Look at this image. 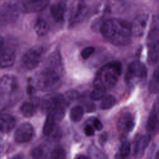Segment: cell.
<instances>
[{
	"label": "cell",
	"mask_w": 159,
	"mask_h": 159,
	"mask_svg": "<svg viewBox=\"0 0 159 159\" xmlns=\"http://www.w3.org/2000/svg\"><path fill=\"white\" fill-rule=\"evenodd\" d=\"M149 90L152 93L159 91V66L153 71L152 78L149 83Z\"/></svg>",
	"instance_id": "cell-23"
},
{
	"label": "cell",
	"mask_w": 159,
	"mask_h": 159,
	"mask_svg": "<svg viewBox=\"0 0 159 159\" xmlns=\"http://www.w3.org/2000/svg\"><path fill=\"white\" fill-rule=\"evenodd\" d=\"M16 121L14 116L9 114H0V132H9L15 127Z\"/></svg>",
	"instance_id": "cell-17"
},
{
	"label": "cell",
	"mask_w": 159,
	"mask_h": 159,
	"mask_svg": "<svg viewBox=\"0 0 159 159\" xmlns=\"http://www.w3.org/2000/svg\"><path fill=\"white\" fill-rule=\"evenodd\" d=\"M51 159H66V152L60 147L55 148L50 153Z\"/></svg>",
	"instance_id": "cell-27"
},
{
	"label": "cell",
	"mask_w": 159,
	"mask_h": 159,
	"mask_svg": "<svg viewBox=\"0 0 159 159\" xmlns=\"http://www.w3.org/2000/svg\"><path fill=\"white\" fill-rule=\"evenodd\" d=\"M106 88L101 83L94 81V87L91 93L90 97L93 100H99L103 98L106 94Z\"/></svg>",
	"instance_id": "cell-22"
},
{
	"label": "cell",
	"mask_w": 159,
	"mask_h": 159,
	"mask_svg": "<svg viewBox=\"0 0 159 159\" xmlns=\"http://www.w3.org/2000/svg\"><path fill=\"white\" fill-rule=\"evenodd\" d=\"M68 4L66 0H61L53 4L50 7L52 17L57 22H61L67 12Z\"/></svg>",
	"instance_id": "cell-13"
},
{
	"label": "cell",
	"mask_w": 159,
	"mask_h": 159,
	"mask_svg": "<svg viewBox=\"0 0 159 159\" xmlns=\"http://www.w3.org/2000/svg\"><path fill=\"white\" fill-rule=\"evenodd\" d=\"M148 21L147 14H140L130 24L132 35L137 37L142 35L145 32Z\"/></svg>",
	"instance_id": "cell-14"
},
{
	"label": "cell",
	"mask_w": 159,
	"mask_h": 159,
	"mask_svg": "<svg viewBox=\"0 0 159 159\" xmlns=\"http://www.w3.org/2000/svg\"><path fill=\"white\" fill-rule=\"evenodd\" d=\"M151 140L150 135H145L137 138L134 147V154L137 158H140L144 153Z\"/></svg>",
	"instance_id": "cell-16"
},
{
	"label": "cell",
	"mask_w": 159,
	"mask_h": 159,
	"mask_svg": "<svg viewBox=\"0 0 159 159\" xmlns=\"http://www.w3.org/2000/svg\"><path fill=\"white\" fill-rule=\"evenodd\" d=\"M93 125H94V127L96 128V129H97L98 130H100L103 128V125H102V122L98 119H96L94 120Z\"/></svg>",
	"instance_id": "cell-33"
},
{
	"label": "cell",
	"mask_w": 159,
	"mask_h": 159,
	"mask_svg": "<svg viewBox=\"0 0 159 159\" xmlns=\"http://www.w3.org/2000/svg\"><path fill=\"white\" fill-rule=\"evenodd\" d=\"M83 109L80 106H74L70 111V117L75 122H80L83 116Z\"/></svg>",
	"instance_id": "cell-24"
},
{
	"label": "cell",
	"mask_w": 159,
	"mask_h": 159,
	"mask_svg": "<svg viewBox=\"0 0 159 159\" xmlns=\"http://www.w3.org/2000/svg\"><path fill=\"white\" fill-rule=\"evenodd\" d=\"M95 105L94 103L90 102L86 104V111L88 112H92L95 111Z\"/></svg>",
	"instance_id": "cell-34"
},
{
	"label": "cell",
	"mask_w": 159,
	"mask_h": 159,
	"mask_svg": "<svg viewBox=\"0 0 159 159\" xmlns=\"http://www.w3.org/2000/svg\"><path fill=\"white\" fill-rule=\"evenodd\" d=\"M78 158V159H91L89 157L85 156V155H79Z\"/></svg>",
	"instance_id": "cell-37"
},
{
	"label": "cell",
	"mask_w": 159,
	"mask_h": 159,
	"mask_svg": "<svg viewBox=\"0 0 159 159\" xmlns=\"http://www.w3.org/2000/svg\"><path fill=\"white\" fill-rule=\"evenodd\" d=\"M116 159H123V158L121 157L119 153H117L116 155Z\"/></svg>",
	"instance_id": "cell-38"
},
{
	"label": "cell",
	"mask_w": 159,
	"mask_h": 159,
	"mask_svg": "<svg viewBox=\"0 0 159 159\" xmlns=\"http://www.w3.org/2000/svg\"><path fill=\"white\" fill-rule=\"evenodd\" d=\"M116 103V99L112 95L104 96L100 104V107L102 109L106 110L112 107Z\"/></svg>",
	"instance_id": "cell-25"
},
{
	"label": "cell",
	"mask_w": 159,
	"mask_h": 159,
	"mask_svg": "<svg viewBox=\"0 0 159 159\" xmlns=\"http://www.w3.org/2000/svg\"><path fill=\"white\" fill-rule=\"evenodd\" d=\"M95 159H107V156L100 150H96L94 153Z\"/></svg>",
	"instance_id": "cell-32"
},
{
	"label": "cell",
	"mask_w": 159,
	"mask_h": 159,
	"mask_svg": "<svg viewBox=\"0 0 159 159\" xmlns=\"http://www.w3.org/2000/svg\"><path fill=\"white\" fill-rule=\"evenodd\" d=\"M50 0H22V12H37L43 10L48 5Z\"/></svg>",
	"instance_id": "cell-11"
},
{
	"label": "cell",
	"mask_w": 159,
	"mask_h": 159,
	"mask_svg": "<svg viewBox=\"0 0 159 159\" xmlns=\"http://www.w3.org/2000/svg\"><path fill=\"white\" fill-rule=\"evenodd\" d=\"M107 140V134L106 133L101 134L99 137V143L101 145H104Z\"/></svg>",
	"instance_id": "cell-35"
},
{
	"label": "cell",
	"mask_w": 159,
	"mask_h": 159,
	"mask_svg": "<svg viewBox=\"0 0 159 159\" xmlns=\"http://www.w3.org/2000/svg\"><path fill=\"white\" fill-rule=\"evenodd\" d=\"M22 12L20 2L11 0L0 6V25H7L15 22Z\"/></svg>",
	"instance_id": "cell-5"
},
{
	"label": "cell",
	"mask_w": 159,
	"mask_h": 159,
	"mask_svg": "<svg viewBox=\"0 0 159 159\" xmlns=\"http://www.w3.org/2000/svg\"><path fill=\"white\" fill-rule=\"evenodd\" d=\"M44 48L41 46L34 47L29 49L22 57L21 65L27 70H31L36 68L42 61Z\"/></svg>",
	"instance_id": "cell-6"
},
{
	"label": "cell",
	"mask_w": 159,
	"mask_h": 159,
	"mask_svg": "<svg viewBox=\"0 0 159 159\" xmlns=\"http://www.w3.org/2000/svg\"><path fill=\"white\" fill-rule=\"evenodd\" d=\"M67 104L64 96L61 94L50 95L40 103L42 111L47 114L51 113L57 122L63 118Z\"/></svg>",
	"instance_id": "cell-3"
},
{
	"label": "cell",
	"mask_w": 159,
	"mask_h": 159,
	"mask_svg": "<svg viewBox=\"0 0 159 159\" xmlns=\"http://www.w3.org/2000/svg\"><path fill=\"white\" fill-rule=\"evenodd\" d=\"M147 76V69L145 65L140 61H135L130 64L125 73V79L127 83L133 84L143 82Z\"/></svg>",
	"instance_id": "cell-7"
},
{
	"label": "cell",
	"mask_w": 159,
	"mask_h": 159,
	"mask_svg": "<svg viewBox=\"0 0 159 159\" xmlns=\"http://www.w3.org/2000/svg\"><path fill=\"white\" fill-rule=\"evenodd\" d=\"M50 26L44 19L40 17L36 20L34 25V30L37 35L39 36H43L48 32Z\"/></svg>",
	"instance_id": "cell-20"
},
{
	"label": "cell",
	"mask_w": 159,
	"mask_h": 159,
	"mask_svg": "<svg viewBox=\"0 0 159 159\" xmlns=\"http://www.w3.org/2000/svg\"><path fill=\"white\" fill-rule=\"evenodd\" d=\"M64 75L62 58L58 51L52 52L45 60L34 78L35 87L42 91H52L58 88Z\"/></svg>",
	"instance_id": "cell-1"
},
{
	"label": "cell",
	"mask_w": 159,
	"mask_h": 159,
	"mask_svg": "<svg viewBox=\"0 0 159 159\" xmlns=\"http://www.w3.org/2000/svg\"><path fill=\"white\" fill-rule=\"evenodd\" d=\"M101 32L106 40L117 46L129 44L132 35L130 24L118 18H109L105 20L101 27Z\"/></svg>",
	"instance_id": "cell-2"
},
{
	"label": "cell",
	"mask_w": 159,
	"mask_h": 159,
	"mask_svg": "<svg viewBox=\"0 0 159 159\" xmlns=\"http://www.w3.org/2000/svg\"><path fill=\"white\" fill-rule=\"evenodd\" d=\"M75 159H78V157H77V158H75Z\"/></svg>",
	"instance_id": "cell-40"
},
{
	"label": "cell",
	"mask_w": 159,
	"mask_h": 159,
	"mask_svg": "<svg viewBox=\"0 0 159 159\" xmlns=\"http://www.w3.org/2000/svg\"><path fill=\"white\" fill-rule=\"evenodd\" d=\"M11 159H23L22 157H20V156H16V157H12V158Z\"/></svg>",
	"instance_id": "cell-39"
},
{
	"label": "cell",
	"mask_w": 159,
	"mask_h": 159,
	"mask_svg": "<svg viewBox=\"0 0 159 159\" xmlns=\"http://www.w3.org/2000/svg\"><path fill=\"white\" fill-rule=\"evenodd\" d=\"M0 144H1V143H0ZM0 147H1V145H0Z\"/></svg>",
	"instance_id": "cell-41"
},
{
	"label": "cell",
	"mask_w": 159,
	"mask_h": 159,
	"mask_svg": "<svg viewBox=\"0 0 159 159\" xmlns=\"http://www.w3.org/2000/svg\"><path fill=\"white\" fill-rule=\"evenodd\" d=\"M40 104V102L36 99L26 101L21 105L20 109V112L24 116L26 117H30L37 112Z\"/></svg>",
	"instance_id": "cell-15"
},
{
	"label": "cell",
	"mask_w": 159,
	"mask_h": 159,
	"mask_svg": "<svg viewBox=\"0 0 159 159\" xmlns=\"http://www.w3.org/2000/svg\"><path fill=\"white\" fill-rule=\"evenodd\" d=\"M94 48L91 46L86 47L84 48H83L81 52V55L83 58L86 59L89 58L94 52Z\"/></svg>",
	"instance_id": "cell-30"
},
{
	"label": "cell",
	"mask_w": 159,
	"mask_h": 159,
	"mask_svg": "<svg viewBox=\"0 0 159 159\" xmlns=\"http://www.w3.org/2000/svg\"><path fill=\"white\" fill-rule=\"evenodd\" d=\"M121 71L122 67L119 62L109 63L102 67L94 81L102 84L106 89L111 88L117 83Z\"/></svg>",
	"instance_id": "cell-4"
},
{
	"label": "cell",
	"mask_w": 159,
	"mask_h": 159,
	"mask_svg": "<svg viewBox=\"0 0 159 159\" xmlns=\"http://www.w3.org/2000/svg\"><path fill=\"white\" fill-rule=\"evenodd\" d=\"M31 156L34 159H45L46 157L45 148L42 145L35 147L31 151Z\"/></svg>",
	"instance_id": "cell-26"
},
{
	"label": "cell",
	"mask_w": 159,
	"mask_h": 159,
	"mask_svg": "<svg viewBox=\"0 0 159 159\" xmlns=\"http://www.w3.org/2000/svg\"><path fill=\"white\" fill-rule=\"evenodd\" d=\"M57 122L55 117L51 113H48L43 127V134L50 135L53 131Z\"/></svg>",
	"instance_id": "cell-21"
},
{
	"label": "cell",
	"mask_w": 159,
	"mask_h": 159,
	"mask_svg": "<svg viewBox=\"0 0 159 159\" xmlns=\"http://www.w3.org/2000/svg\"><path fill=\"white\" fill-rule=\"evenodd\" d=\"M18 87V81L14 75H5L0 79V95L3 97L14 94Z\"/></svg>",
	"instance_id": "cell-9"
},
{
	"label": "cell",
	"mask_w": 159,
	"mask_h": 159,
	"mask_svg": "<svg viewBox=\"0 0 159 159\" xmlns=\"http://www.w3.org/2000/svg\"><path fill=\"white\" fill-rule=\"evenodd\" d=\"M134 125L135 122L130 113L126 112L120 116L118 121V127L120 130L124 132H130L132 130Z\"/></svg>",
	"instance_id": "cell-18"
},
{
	"label": "cell",
	"mask_w": 159,
	"mask_h": 159,
	"mask_svg": "<svg viewBox=\"0 0 159 159\" xmlns=\"http://www.w3.org/2000/svg\"><path fill=\"white\" fill-rule=\"evenodd\" d=\"M5 44H6V43H5V42H4V39L0 36V51H1V50L2 48V47L4 46Z\"/></svg>",
	"instance_id": "cell-36"
},
{
	"label": "cell",
	"mask_w": 159,
	"mask_h": 159,
	"mask_svg": "<svg viewBox=\"0 0 159 159\" xmlns=\"http://www.w3.org/2000/svg\"><path fill=\"white\" fill-rule=\"evenodd\" d=\"M87 13V7L83 0H73L70 11L69 22L75 25L81 22Z\"/></svg>",
	"instance_id": "cell-8"
},
{
	"label": "cell",
	"mask_w": 159,
	"mask_h": 159,
	"mask_svg": "<svg viewBox=\"0 0 159 159\" xmlns=\"http://www.w3.org/2000/svg\"><path fill=\"white\" fill-rule=\"evenodd\" d=\"M159 126V118L157 109H153L148 117L146 129L149 132H155Z\"/></svg>",
	"instance_id": "cell-19"
},
{
	"label": "cell",
	"mask_w": 159,
	"mask_h": 159,
	"mask_svg": "<svg viewBox=\"0 0 159 159\" xmlns=\"http://www.w3.org/2000/svg\"><path fill=\"white\" fill-rule=\"evenodd\" d=\"M84 134H86V136H93L94 134V130L91 125H86L84 128Z\"/></svg>",
	"instance_id": "cell-31"
},
{
	"label": "cell",
	"mask_w": 159,
	"mask_h": 159,
	"mask_svg": "<svg viewBox=\"0 0 159 159\" xmlns=\"http://www.w3.org/2000/svg\"><path fill=\"white\" fill-rule=\"evenodd\" d=\"M64 96L65 100L66 101V102H68L69 101L76 99L79 96V94L77 91L71 90V91H69L66 92V94H65V96Z\"/></svg>",
	"instance_id": "cell-29"
},
{
	"label": "cell",
	"mask_w": 159,
	"mask_h": 159,
	"mask_svg": "<svg viewBox=\"0 0 159 159\" xmlns=\"http://www.w3.org/2000/svg\"><path fill=\"white\" fill-rule=\"evenodd\" d=\"M34 135V130L32 125L28 122H25L17 128L14 138L17 143H23L31 140Z\"/></svg>",
	"instance_id": "cell-10"
},
{
	"label": "cell",
	"mask_w": 159,
	"mask_h": 159,
	"mask_svg": "<svg viewBox=\"0 0 159 159\" xmlns=\"http://www.w3.org/2000/svg\"><path fill=\"white\" fill-rule=\"evenodd\" d=\"M16 60V52L12 47L6 44L0 51V68H6L13 65Z\"/></svg>",
	"instance_id": "cell-12"
},
{
	"label": "cell",
	"mask_w": 159,
	"mask_h": 159,
	"mask_svg": "<svg viewBox=\"0 0 159 159\" xmlns=\"http://www.w3.org/2000/svg\"><path fill=\"white\" fill-rule=\"evenodd\" d=\"M130 151H131V147H130V143L129 142H125L122 144L119 153H120L121 157L124 158L129 155V154L130 153Z\"/></svg>",
	"instance_id": "cell-28"
}]
</instances>
